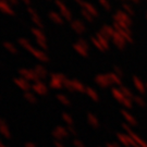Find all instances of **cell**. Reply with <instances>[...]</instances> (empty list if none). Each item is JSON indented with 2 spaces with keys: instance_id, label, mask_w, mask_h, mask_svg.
Wrapping results in <instances>:
<instances>
[{
  "instance_id": "1",
  "label": "cell",
  "mask_w": 147,
  "mask_h": 147,
  "mask_svg": "<svg viewBox=\"0 0 147 147\" xmlns=\"http://www.w3.org/2000/svg\"><path fill=\"white\" fill-rule=\"evenodd\" d=\"M32 34L33 36L35 37L36 39V44L42 48V49H48V45H47V38L45 36V34L42 33V30L37 28V27H33L32 28Z\"/></svg>"
},
{
  "instance_id": "2",
  "label": "cell",
  "mask_w": 147,
  "mask_h": 147,
  "mask_svg": "<svg viewBox=\"0 0 147 147\" xmlns=\"http://www.w3.org/2000/svg\"><path fill=\"white\" fill-rule=\"evenodd\" d=\"M28 53H32V55H33L37 60H39L40 62H48V60H49L48 56L45 53L44 50L38 49V48L34 47V46H32V47L28 49Z\"/></svg>"
},
{
  "instance_id": "3",
  "label": "cell",
  "mask_w": 147,
  "mask_h": 147,
  "mask_svg": "<svg viewBox=\"0 0 147 147\" xmlns=\"http://www.w3.org/2000/svg\"><path fill=\"white\" fill-rule=\"evenodd\" d=\"M27 12H28V14L31 16L33 23L35 24V26L37 28H39V30H42V26H44L42 25V19H40V16H39V14L36 12V10H34L32 7H27Z\"/></svg>"
},
{
  "instance_id": "4",
  "label": "cell",
  "mask_w": 147,
  "mask_h": 147,
  "mask_svg": "<svg viewBox=\"0 0 147 147\" xmlns=\"http://www.w3.org/2000/svg\"><path fill=\"white\" fill-rule=\"evenodd\" d=\"M0 11L5 13V14H9V16H13L14 14V11L12 9V5L10 3H8L5 0L0 1Z\"/></svg>"
},
{
  "instance_id": "5",
  "label": "cell",
  "mask_w": 147,
  "mask_h": 147,
  "mask_svg": "<svg viewBox=\"0 0 147 147\" xmlns=\"http://www.w3.org/2000/svg\"><path fill=\"white\" fill-rule=\"evenodd\" d=\"M20 73L22 74V76L24 78V79L26 80H36L38 79V76H37V74L35 73V71H31V70H25V69H23L20 71Z\"/></svg>"
},
{
  "instance_id": "6",
  "label": "cell",
  "mask_w": 147,
  "mask_h": 147,
  "mask_svg": "<svg viewBox=\"0 0 147 147\" xmlns=\"http://www.w3.org/2000/svg\"><path fill=\"white\" fill-rule=\"evenodd\" d=\"M56 5H57V7H58L59 10H60V12H61L62 18H64V19H68V20H69V19H70V12L68 11L67 7L63 5L60 0H56Z\"/></svg>"
},
{
  "instance_id": "7",
  "label": "cell",
  "mask_w": 147,
  "mask_h": 147,
  "mask_svg": "<svg viewBox=\"0 0 147 147\" xmlns=\"http://www.w3.org/2000/svg\"><path fill=\"white\" fill-rule=\"evenodd\" d=\"M49 19L53 22H55V23H57V24H61L62 23V16L58 14L57 12H55V11L49 12Z\"/></svg>"
},
{
  "instance_id": "8",
  "label": "cell",
  "mask_w": 147,
  "mask_h": 147,
  "mask_svg": "<svg viewBox=\"0 0 147 147\" xmlns=\"http://www.w3.org/2000/svg\"><path fill=\"white\" fill-rule=\"evenodd\" d=\"M3 47H5L10 53H12V55H16V53H18V48H16V45H13L12 42H3Z\"/></svg>"
},
{
  "instance_id": "9",
  "label": "cell",
  "mask_w": 147,
  "mask_h": 147,
  "mask_svg": "<svg viewBox=\"0 0 147 147\" xmlns=\"http://www.w3.org/2000/svg\"><path fill=\"white\" fill-rule=\"evenodd\" d=\"M19 45L22 46L24 49H26L27 51H28V49L32 47V44L28 42L27 39H25V38H20V39H19Z\"/></svg>"
},
{
  "instance_id": "10",
  "label": "cell",
  "mask_w": 147,
  "mask_h": 147,
  "mask_svg": "<svg viewBox=\"0 0 147 147\" xmlns=\"http://www.w3.org/2000/svg\"><path fill=\"white\" fill-rule=\"evenodd\" d=\"M34 71H35V73L37 74V76H45V75L47 74V71H46V69L42 68V65H36Z\"/></svg>"
},
{
  "instance_id": "11",
  "label": "cell",
  "mask_w": 147,
  "mask_h": 147,
  "mask_svg": "<svg viewBox=\"0 0 147 147\" xmlns=\"http://www.w3.org/2000/svg\"><path fill=\"white\" fill-rule=\"evenodd\" d=\"M16 83L23 89H26L28 87V83H27V81L25 79H16Z\"/></svg>"
},
{
  "instance_id": "12",
  "label": "cell",
  "mask_w": 147,
  "mask_h": 147,
  "mask_svg": "<svg viewBox=\"0 0 147 147\" xmlns=\"http://www.w3.org/2000/svg\"><path fill=\"white\" fill-rule=\"evenodd\" d=\"M35 89H36L37 92H39V93H44V92H46V89H44V86H42L40 83H38V84L35 85Z\"/></svg>"
},
{
  "instance_id": "13",
  "label": "cell",
  "mask_w": 147,
  "mask_h": 147,
  "mask_svg": "<svg viewBox=\"0 0 147 147\" xmlns=\"http://www.w3.org/2000/svg\"><path fill=\"white\" fill-rule=\"evenodd\" d=\"M5 1H7L8 3H10L11 5H14L18 3V1H19V0H5Z\"/></svg>"
}]
</instances>
